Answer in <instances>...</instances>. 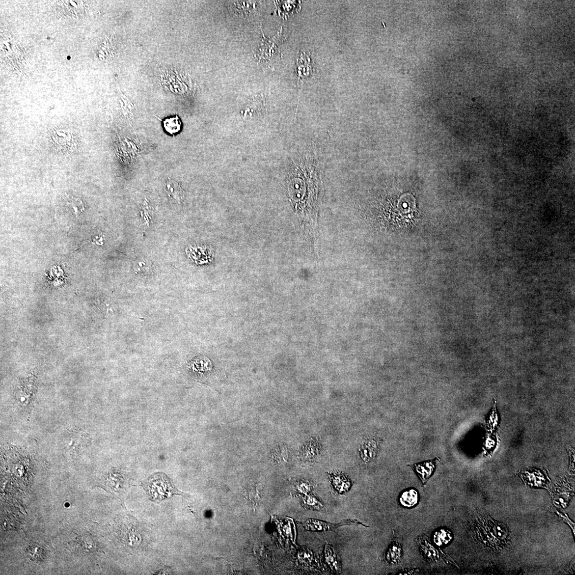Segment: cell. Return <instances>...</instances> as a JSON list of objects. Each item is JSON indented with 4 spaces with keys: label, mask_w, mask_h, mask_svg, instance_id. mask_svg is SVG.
Here are the masks:
<instances>
[{
    "label": "cell",
    "mask_w": 575,
    "mask_h": 575,
    "mask_svg": "<svg viewBox=\"0 0 575 575\" xmlns=\"http://www.w3.org/2000/svg\"><path fill=\"white\" fill-rule=\"evenodd\" d=\"M402 554L401 546L398 543H393L386 552V559L390 564H397L401 561Z\"/></svg>",
    "instance_id": "30bf717a"
},
{
    "label": "cell",
    "mask_w": 575,
    "mask_h": 575,
    "mask_svg": "<svg viewBox=\"0 0 575 575\" xmlns=\"http://www.w3.org/2000/svg\"><path fill=\"white\" fill-rule=\"evenodd\" d=\"M92 240H93V242H92L93 244H96L98 245H103V243H103V237L102 236V235H101V234H99L98 235L95 236L92 238Z\"/></svg>",
    "instance_id": "5bb4252c"
},
{
    "label": "cell",
    "mask_w": 575,
    "mask_h": 575,
    "mask_svg": "<svg viewBox=\"0 0 575 575\" xmlns=\"http://www.w3.org/2000/svg\"><path fill=\"white\" fill-rule=\"evenodd\" d=\"M164 130L170 135H175L181 131L182 123L178 115L168 117L163 121Z\"/></svg>",
    "instance_id": "9c48e42d"
},
{
    "label": "cell",
    "mask_w": 575,
    "mask_h": 575,
    "mask_svg": "<svg viewBox=\"0 0 575 575\" xmlns=\"http://www.w3.org/2000/svg\"><path fill=\"white\" fill-rule=\"evenodd\" d=\"M142 486L151 500L156 502L162 501L173 495L188 497L187 494L176 489L167 476L162 473H156L151 476Z\"/></svg>",
    "instance_id": "6da1fadb"
},
{
    "label": "cell",
    "mask_w": 575,
    "mask_h": 575,
    "mask_svg": "<svg viewBox=\"0 0 575 575\" xmlns=\"http://www.w3.org/2000/svg\"><path fill=\"white\" fill-rule=\"evenodd\" d=\"M301 500L303 507L307 509L318 511L324 509L323 504L317 497L311 493L306 494L302 496Z\"/></svg>",
    "instance_id": "8fae6325"
},
{
    "label": "cell",
    "mask_w": 575,
    "mask_h": 575,
    "mask_svg": "<svg viewBox=\"0 0 575 575\" xmlns=\"http://www.w3.org/2000/svg\"><path fill=\"white\" fill-rule=\"evenodd\" d=\"M439 461V458H436L433 460L408 465L412 467L419 478L422 485H425L429 479L432 477Z\"/></svg>",
    "instance_id": "3957f363"
},
{
    "label": "cell",
    "mask_w": 575,
    "mask_h": 575,
    "mask_svg": "<svg viewBox=\"0 0 575 575\" xmlns=\"http://www.w3.org/2000/svg\"><path fill=\"white\" fill-rule=\"evenodd\" d=\"M314 488L313 484L308 481H301L297 485V489L304 494L310 493Z\"/></svg>",
    "instance_id": "4fadbf2b"
},
{
    "label": "cell",
    "mask_w": 575,
    "mask_h": 575,
    "mask_svg": "<svg viewBox=\"0 0 575 575\" xmlns=\"http://www.w3.org/2000/svg\"><path fill=\"white\" fill-rule=\"evenodd\" d=\"M399 500L402 506L404 508L413 507L418 503V492L413 489L404 491L400 494Z\"/></svg>",
    "instance_id": "52a82bcc"
},
{
    "label": "cell",
    "mask_w": 575,
    "mask_h": 575,
    "mask_svg": "<svg viewBox=\"0 0 575 575\" xmlns=\"http://www.w3.org/2000/svg\"><path fill=\"white\" fill-rule=\"evenodd\" d=\"M333 491L337 494H343L348 492L352 486L351 480L345 474L340 472H333L329 475Z\"/></svg>",
    "instance_id": "277c9868"
},
{
    "label": "cell",
    "mask_w": 575,
    "mask_h": 575,
    "mask_svg": "<svg viewBox=\"0 0 575 575\" xmlns=\"http://www.w3.org/2000/svg\"><path fill=\"white\" fill-rule=\"evenodd\" d=\"M452 537L450 532L441 529L434 535V541L438 546H443L448 544L452 540Z\"/></svg>",
    "instance_id": "7c38bea8"
},
{
    "label": "cell",
    "mask_w": 575,
    "mask_h": 575,
    "mask_svg": "<svg viewBox=\"0 0 575 575\" xmlns=\"http://www.w3.org/2000/svg\"><path fill=\"white\" fill-rule=\"evenodd\" d=\"M325 560L331 570L337 573H342V567L340 558L334 548L326 542L325 548Z\"/></svg>",
    "instance_id": "5b68a950"
},
{
    "label": "cell",
    "mask_w": 575,
    "mask_h": 575,
    "mask_svg": "<svg viewBox=\"0 0 575 575\" xmlns=\"http://www.w3.org/2000/svg\"><path fill=\"white\" fill-rule=\"evenodd\" d=\"M64 199L68 209L76 217H78L84 212V205L80 198L69 196L66 193Z\"/></svg>",
    "instance_id": "ba28073f"
},
{
    "label": "cell",
    "mask_w": 575,
    "mask_h": 575,
    "mask_svg": "<svg viewBox=\"0 0 575 575\" xmlns=\"http://www.w3.org/2000/svg\"><path fill=\"white\" fill-rule=\"evenodd\" d=\"M165 190L168 196L178 203L184 199V193L178 182L168 179L165 183Z\"/></svg>",
    "instance_id": "8992f818"
},
{
    "label": "cell",
    "mask_w": 575,
    "mask_h": 575,
    "mask_svg": "<svg viewBox=\"0 0 575 575\" xmlns=\"http://www.w3.org/2000/svg\"><path fill=\"white\" fill-rule=\"evenodd\" d=\"M362 525L365 527H368L369 526L365 525L364 524L356 520H344L339 523H329L326 521H321L314 519H308L304 523L303 526L307 530L313 532H327L329 530H332L336 529L339 527L345 525Z\"/></svg>",
    "instance_id": "7a4b0ae2"
}]
</instances>
